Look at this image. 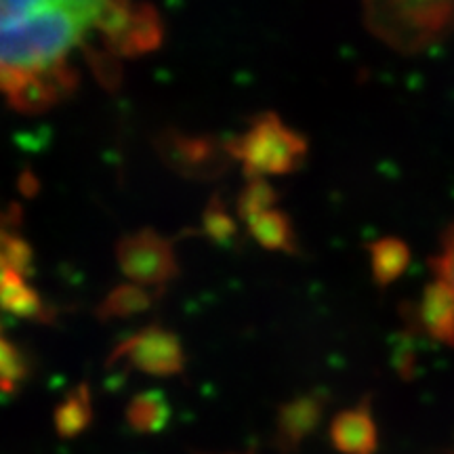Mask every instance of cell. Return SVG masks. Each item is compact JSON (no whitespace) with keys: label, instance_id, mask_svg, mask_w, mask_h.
Returning a JSON list of instances; mask_svg holds the SVG:
<instances>
[{"label":"cell","instance_id":"cell-16","mask_svg":"<svg viewBox=\"0 0 454 454\" xmlns=\"http://www.w3.org/2000/svg\"><path fill=\"white\" fill-rule=\"evenodd\" d=\"M253 236L268 248H286L291 244V231L282 213L263 211L248 219Z\"/></svg>","mask_w":454,"mask_h":454},{"label":"cell","instance_id":"cell-24","mask_svg":"<svg viewBox=\"0 0 454 454\" xmlns=\"http://www.w3.org/2000/svg\"><path fill=\"white\" fill-rule=\"evenodd\" d=\"M0 333H3V322H0Z\"/></svg>","mask_w":454,"mask_h":454},{"label":"cell","instance_id":"cell-1","mask_svg":"<svg viewBox=\"0 0 454 454\" xmlns=\"http://www.w3.org/2000/svg\"><path fill=\"white\" fill-rule=\"evenodd\" d=\"M116 0H0V64L36 72L81 43Z\"/></svg>","mask_w":454,"mask_h":454},{"label":"cell","instance_id":"cell-9","mask_svg":"<svg viewBox=\"0 0 454 454\" xmlns=\"http://www.w3.org/2000/svg\"><path fill=\"white\" fill-rule=\"evenodd\" d=\"M331 444L339 454H377L379 431L371 402L339 412L331 425Z\"/></svg>","mask_w":454,"mask_h":454},{"label":"cell","instance_id":"cell-15","mask_svg":"<svg viewBox=\"0 0 454 454\" xmlns=\"http://www.w3.org/2000/svg\"><path fill=\"white\" fill-rule=\"evenodd\" d=\"M55 101H59V95L55 93V89L51 87L47 76L41 70L30 72L26 82L13 95H9L11 107H15L21 114H41L49 110Z\"/></svg>","mask_w":454,"mask_h":454},{"label":"cell","instance_id":"cell-19","mask_svg":"<svg viewBox=\"0 0 454 454\" xmlns=\"http://www.w3.org/2000/svg\"><path fill=\"white\" fill-rule=\"evenodd\" d=\"M271 202H274V192H271V187L257 179L244 190V194L240 196V204H238V211H240L242 219L248 221L254 217V215L270 211Z\"/></svg>","mask_w":454,"mask_h":454},{"label":"cell","instance_id":"cell-14","mask_svg":"<svg viewBox=\"0 0 454 454\" xmlns=\"http://www.w3.org/2000/svg\"><path fill=\"white\" fill-rule=\"evenodd\" d=\"M154 303V294L139 284H122L116 286L98 308L99 320H116L145 311Z\"/></svg>","mask_w":454,"mask_h":454},{"label":"cell","instance_id":"cell-13","mask_svg":"<svg viewBox=\"0 0 454 454\" xmlns=\"http://www.w3.org/2000/svg\"><path fill=\"white\" fill-rule=\"evenodd\" d=\"M168 419L170 406L162 391H144L127 406V421L137 434H160Z\"/></svg>","mask_w":454,"mask_h":454},{"label":"cell","instance_id":"cell-21","mask_svg":"<svg viewBox=\"0 0 454 454\" xmlns=\"http://www.w3.org/2000/svg\"><path fill=\"white\" fill-rule=\"evenodd\" d=\"M30 76V70H24V67L17 66H7L0 64V93L13 95L21 84L26 82V78Z\"/></svg>","mask_w":454,"mask_h":454},{"label":"cell","instance_id":"cell-6","mask_svg":"<svg viewBox=\"0 0 454 454\" xmlns=\"http://www.w3.org/2000/svg\"><path fill=\"white\" fill-rule=\"evenodd\" d=\"M156 152L170 170L187 179H211L225 168L230 150L211 137H194L179 130H164L156 137Z\"/></svg>","mask_w":454,"mask_h":454},{"label":"cell","instance_id":"cell-11","mask_svg":"<svg viewBox=\"0 0 454 454\" xmlns=\"http://www.w3.org/2000/svg\"><path fill=\"white\" fill-rule=\"evenodd\" d=\"M162 41V26L154 11L147 4L135 9L133 21H130L129 30L124 32V36L110 49L114 55H141L147 51H154Z\"/></svg>","mask_w":454,"mask_h":454},{"label":"cell","instance_id":"cell-8","mask_svg":"<svg viewBox=\"0 0 454 454\" xmlns=\"http://www.w3.org/2000/svg\"><path fill=\"white\" fill-rule=\"evenodd\" d=\"M325 412L322 395H303L280 408L276 421L274 446L280 454H294L314 434Z\"/></svg>","mask_w":454,"mask_h":454},{"label":"cell","instance_id":"cell-17","mask_svg":"<svg viewBox=\"0 0 454 454\" xmlns=\"http://www.w3.org/2000/svg\"><path fill=\"white\" fill-rule=\"evenodd\" d=\"M27 360L11 340L0 337V391L15 394L21 381L27 377Z\"/></svg>","mask_w":454,"mask_h":454},{"label":"cell","instance_id":"cell-12","mask_svg":"<svg viewBox=\"0 0 454 454\" xmlns=\"http://www.w3.org/2000/svg\"><path fill=\"white\" fill-rule=\"evenodd\" d=\"M55 431L59 438L72 440L84 434L93 421V400L89 385H78L72 394L55 408L53 414Z\"/></svg>","mask_w":454,"mask_h":454},{"label":"cell","instance_id":"cell-4","mask_svg":"<svg viewBox=\"0 0 454 454\" xmlns=\"http://www.w3.org/2000/svg\"><path fill=\"white\" fill-rule=\"evenodd\" d=\"M124 276L139 286H162L179 274L173 244L154 230H139L124 236L116 247Z\"/></svg>","mask_w":454,"mask_h":454},{"label":"cell","instance_id":"cell-7","mask_svg":"<svg viewBox=\"0 0 454 454\" xmlns=\"http://www.w3.org/2000/svg\"><path fill=\"white\" fill-rule=\"evenodd\" d=\"M423 320L435 339L454 345V227L435 259V282L425 293Z\"/></svg>","mask_w":454,"mask_h":454},{"label":"cell","instance_id":"cell-20","mask_svg":"<svg viewBox=\"0 0 454 454\" xmlns=\"http://www.w3.org/2000/svg\"><path fill=\"white\" fill-rule=\"evenodd\" d=\"M204 231H207V236H211L213 240L217 242H225L227 238L236 234L234 219L225 213L223 204L219 200H213L208 204L207 211H204Z\"/></svg>","mask_w":454,"mask_h":454},{"label":"cell","instance_id":"cell-18","mask_svg":"<svg viewBox=\"0 0 454 454\" xmlns=\"http://www.w3.org/2000/svg\"><path fill=\"white\" fill-rule=\"evenodd\" d=\"M87 59L90 70H93L95 78H98L101 87H106L107 90H116L122 82V67L121 61L116 59V55L110 53V51H95L89 49L87 51Z\"/></svg>","mask_w":454,"mask_h":454},{"label":"cell","instance_id":"cell-3","mask_svg":"<svg viewBox=\"0 0 454 454\" xmlns=\"http://www.w3.org/2000/svg\"><path fill=\"white\" fill-rule=\"evenodd\" d=\"M227 150L253 175L286 173L303 154V144L276 116H265L244 137L227 144Z\"/></svg>","mask_w":454,"mask_h":454},{"label":"cell","instance_id":"cell-22","mask_svg":"<svg viewBox=\"0 0 454 454\" xmlns=\"http://www.w3.org/2000/svg\"><path fill=\"white\" fill-rule=\"evenodd\" d=\"M38 190H41V184H38V179L34 177V173L30 170H24L20 177V192L27 198H34L38 194Z\"/></svg>","mask_w":454,"mask_h":454},{"label":"cell","instance_id":"cell-23","mask_svg":"<svg viewBox=\"0 0 454 454\" xmlns=\"http://www.w3.org/2000/svg\"><path fill=\"white\" fill-rule=\"evenodd\" d=\"M196 454H208V452H196ZM225 454H254V450H247V452H225Z\"/></svg>","mask_w":454,"mask_h":454},{"label":"cell","instance_id":"cell-5","mask_svg":"<svg viewBox=\"0 0 454 454\" xmlns=\"http://www.w3.org/2000/svg\"><path fill=\"white\" fill-rule=\"evenodd\" d=\"M116 362H127L152 377H175L184 371L185 354L177 334L160 326H147L114 349L107 366Z\"/></svg>","mask_w":454,"mask_h":454},{"label":"cell","instance_id":"cell-2","mask_svg":"<svg viewBox=\"0 0 454 454\" xmlns=\"http://www.w3.org/2000/svg\"><path fill=\"white\" fill-rule=\"evenodd\" d=\"M379 36L402 47H423L454 30V0H364Z\"/></svg>","mask_w":454,"mask_h":454},{"label":"cell","instance_id":"cell-10","mask_svg":"<svg viewBox=\"0 0 454 454\" xmlns=\"http://www.w3.org/2000/svg\"><path fill=\"white\" fill-rule=\"evenodd\" d=\"M0 308L26 320L49 322L51 317V311L44 308L38 293L27 286L24 276L7 268H0Z\"/></svg>","mask_w":454,"mask_h":454}]
</instances>
